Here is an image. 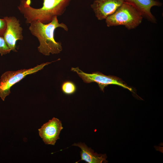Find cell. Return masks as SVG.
Here are the masks:
<instances>
[{
  "instance_id": "obj_1",
  "label": "cell",
  "mask_w": 163,
  "mask_h": 163,
  "mask_svg": "<svg viewBox=\"0 0 163 163\" xmlns=\"http://www.w3.org/2000/svg\"><path fill=\"white\" fill-rule=\"evenodd\" d=\"M71 0H43L42 7L35 8L31 6V0H21L18 8L23 15L26 23L38 21L47 24L54 17L62 15Z\"/></svg>"
},
{
  "instance_id": "obj_2",
  "label": "cell",
  "mask_w": 163,
  "mask_h": 163,
  "mask_svg": "<svg viewBox=\"0 0 163 163\" xmlns=\"http://www.w3.org/2000/svg\"><path fill=\"white\" fill-rule=\"evenodd\" d=\"M57 17H54L50 22L47 24H43L38 21L30 23L29 29L39 42L38 50L45 56H49L50 53L58 54L62 50L61 43L56 41L54 39V32L58 27L62 28L66 31L68 28L63 23H59Z\"/></svg>"
},
{
  "instance_id": "obj_3",
  "label": "cell",
  "mask_w": 163,
  "mask_h": 163,
  "mask_svg": "<svg viewBox=\"0 0 163 163\" xmlns=\"http://www.w3.org/2000/svg\"><path fill=\"white\" fill-rule=\"evenodd\" d=\"M142 17L131 5L124 2L113 14L105 19L108 27L124 25L129 30L138 26Z\"/></svg>"
},
{
  "instance_id": "obj_4",
  "label": "cell",
  "mask_w": 163,
  "mask_h": 163,
  "mask_svg": "<svg viewBox=\"0 0 163 163\" xmlns=\"http://www.w3.org/2000/svg\"><path fill=\"white\" fill-rule=\"evenodd\" d=\"M53 62L43 63L28 69L5 72L2 75L0 78V97L3 101H4L6 97L11 93L10 89L13 85L20 82L27 75L41 70L45 66Z\"/></svg>"
},
{
  "instance_id": "obj_5",
  "label": "cell",
  "mask_w": 163,
  "mask_h": 163,
  "mask_svg": "<svg viewBox=\"0 0 163 163\" xmlns=\"http://www.w3.org/2000/svg\"><path fill=\"white\" fill-rule=\"evenodd\" d=\"M71 70L76 72L86 83H97L101 90L103 92L105 87L110 85H119L131 91H133L131 87L128 86L121 79L117 77L106 75L99 72H93L91 74L86 73L80 69L78 67L72 68Z\"/></svg>"
},
{
  "instance_id": "obj_6",
  "label": "cell",
  "mask_w": 163,
  "mask_h": 163,
  "mask_svg": "<svg viewBox=\"0 0 163 163\" xmlns=\"http://www.w3.org/2000/svg\"><path fill=\"white\" fill-rule=\"evenodd\" d=\"M7 23V27L3 38L10 50L16 52V43L18 40H22L23 29L19 21L14 16L4 17Z\"/></svg>"
},
{
  "instance_id": "obj_7",
  "label": "cell",
  "mask_w": 163,
  "mask_h": 163,
  "mask_svg": "<svg viewBox=\"0 0 163 163\" xmlns=\"http://www.w3.org/2000/svg\"><path fill=\"white\" fill-rule=\"evenodd\" d=\"M63 128L61 121L53 117L38 129L39 135L45 144L54 145Z\"/></svg>"
},
{
  "instance_id": "obj_8",
  "label": "cell",
  "mask_w": 163,
  "mask_h": 163,
  "mask_svg": "<svg viewBox=\"0 0 163 163\" xmlns=\"http://www.w3.org/2000/svg\"><path fill=\"white\" fill-rule=\"evenodd\" d=\"M124 2V0H94L91 7L97 19L101 20L114 13Z\"/></svg>"
},
{
  "instance_id": "obj_9",
  "label": "cell",
  "mask_w": 163,
  "mask_h": 163,
  "mask_svg": "<svg viewBox=\"0 0 163 163\" xmlns=\"http://www.w3.org/2000/svg\"><path fill=\"white\" fill-rule=\"evenodd\" d=\"M133 6L142 16L152 22H156V19L151 12V8L155 6H160L161 3L154 0H124Z\"/></svg>"
},
{
  "instance_id": "obj_10",
  "label": "cell",
  "mask_w": 163,
  "mask_h": 163,
  "mask_svg": "<svg viewBox=\"0 0 163 163\" xmlns=\"http://www.w3.org/2000/svg\"><path fill=\"white\" fill-rule=\"evenodd\" d=\"M73 145L80 148L81 159L79 161L84 160L88 163H102L108 162L106 159L107 156L106 154H98L94 152V150L88 147L85 143H75Z\"/></svg>"
},
{
  "instance_id": "obj_11",
  "label": "cell",
  "mask_w": 163,
  "mask_h": 163,
  "mask_svg": "<svg viewBox=\"0 0 163 163\" xmlns=\"http://www.w3.org/2000/svg\"><path fill=\"white\" fill-rule=\"evenodd\" d=\"M61 89L65 94L70 95L75 92L76 90V87L73 82L67 81L63 82L61 86Z\"/></svg>"
},
{
  "instance_id": "obj_12",
  "label": "cell",
  "mask_w": 163,
  "mask_h": 163,
  "mask_svg": "<svg viewBox=\"0 0 163 163\" xmlns=\"http://www.w3.org/2000/svg\"><path fill=\"white\" fill-rule=\"evenodd\" d=\"M11 51L3 37L0 36V54L3 56L9 53Z\"/></svg>"
},
{
  "instance_id": "obj_13",
  "label": "cell",
  "mask_w": 163,
  "mask_h": 163,
  "mask_svg": "<svg viewBox=\"0 0 163 163\" xmlns=\"http://www.w3.org/2000/svg\"><path fill=\"white\" fill-rule=\"evenodd\" d=\"M7 27V23L4 18H0V36L3 37Z\"/></svg>"
}]
</instances>
